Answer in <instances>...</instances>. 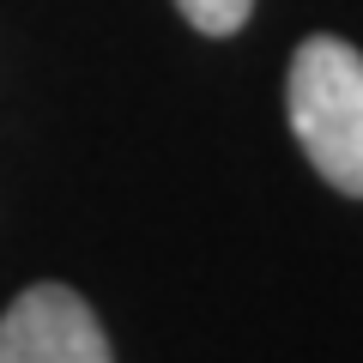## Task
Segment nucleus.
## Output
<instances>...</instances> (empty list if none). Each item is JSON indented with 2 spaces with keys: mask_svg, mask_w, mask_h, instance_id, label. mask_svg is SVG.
<instances>
[{
  "mask_svg": "<svg viewBox=\"0 0 363 363\" xmlns=\"http://www.w3.org/2000/svg\"><path fill=\"white\" fill-rule=\"evenodd\" d=\"M285 116L303 157L339 194L363 200V55L345 37H309L291 55Z\"/></svg>",
  "mask_w": 363,
  "mask_h": 363,
  "instance_id": "obj_1",
  "label": "nucleus"
},
{
  "mask_svg": "<svg viewBox=\"0 0 363 363\" xmlns=\"http://www.w3.org/2000/svg\"><path fill=\"white\" fill-rule=\"evenodd\" d=\"M0 363H116V351L79 291L30 285L0 315Z\"/></svg>",
  "mask_w": 363,
  "mask_h": 363,
  "instance_id": "obj_2",
  "label": "nucleus"
},
{
  "mask_svg": "<svg viewBox=\"0 0 363 363\" xmlns=\"http://www.w3.org/2000/svg\"><path fill=\"white\" fill-rule=\"evenodd\" d=\"M182 18L200 30V37H236L255 13V0H176Z\"/></svg>",
  "mask_w": 363,
  "mask_h": 363,
  "instance_id": "obj_3",
  "label": "nucleus"
}]
</instances>
